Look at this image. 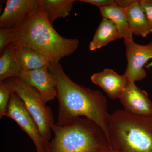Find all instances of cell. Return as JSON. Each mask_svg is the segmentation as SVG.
<instances>
[{
  "instance_id": "6da1fadb",
  "label": "cell",
  "mask_w": 152,
  "mask_h": 152,
  "mask_svg": "<svg viewBox=\"0 0 152 152\" xmlns=\"http://www.w3.org/2000/svg\"><path fill=\"white\" fill-rule=\"evenodd\" d=\"M49 70L56 83L59 102L56 124L66 126L83 117L99 125L107 137V101L101 92L76 83L65 73L59 63H50Z\"/></svg>"
},
{
  "instance_id": "7a4b0ae2",
  "label": "cell",
  "mask_w": 152,
  "mask_h": 152,
  "mask_svg": "<svg viewBox=\"0 0 152 152\" xmlns=\"http://www.w3.org/2000/svg\"><path fill=\"white\" fill-rule=\"evenodd\" d=\"M12 29V44L26 46L40 52L53 64H58L64 57L73 53L80 43L77 39L60 35L39 6L25 21Z\"/></svg>"
},
{
  "instance_id": "3957f363",
  "label": "cell",
  "mask_w": 152,
  "mask_h": 152,
  "mask_svg": "<svg viewBox=\"0 0 152 152\" xmlns=\"http://www.w3.org/2000/svg\"><path fill=\"white\" fill-rule=\"evenodd\" d=\"M107 139L115 152H152V118L140 116L125 110L109 115Z\"/></svg>"
},
{
  "instance_id": "277c9868",
  "label": "cell",
  "mask_w": 152,
  "mask_h": 152,
  "mask_svg": "<svg viewBox=\"0 0 152 152\" xmlns=\"http://www.w3.org/2000/svg\"><path fill=\"white\" fill-rule=\"evenodd\" d=\"M47 152H107L111 149L105 133L91 120L79 118L66 126L55 124Z\"/></svg>"
},
{
  "instance_id": "5b68a950",
  "label": "cell",
  "mask_w": 152,
  "mask_h": 152,
  "mask_svg": "<svg viewBox=\"0 0 152 152\" xmlns=\"http://www.w3.org/2000/svg\"><path fill=\"white\" fill-rule=\"evenodd\" d=\"M4 81L23 102L45 141L47 143L50 141L51 139L52 128L55 124L53 114L40 93L19 77L11 78Z\"/></svg>"
},
{
  "instance_id": "8992f818",
  "label": "cell",
  "mask_w": 152,
  "mask_h": 152,
  "mask_svg": "<svg viewBox=\"0 0 152 152\" xmlns=\"http://www.w3.org/2000/svg\"><path fill=\"white\" fill-rule=\"evenodd\" d=\"M6 117L14 120L32 140L37 152H47V143L43 138L37 125L23 102L12 91Z\"/></svg>"
},
{
  "instance_id": "52a82bcc",
  "label": "cell",
  "mask_w": 152,
  "mask_h": 152,
  "mask_svg": "<svg viewBox=\"0 0 152 152\" xmlns=\"http://www.w3.org/2000/svg\"><path fill=\"white\" fill-rule=\"evenodd\" d=\"M124 42L127 60L124 75L129 82L142 80L147 75L144 67L152 59V41L145 45L136 43L133 39H124Z\"/></svg>"
},
{
  "instance_id": "ba28073f",
  "label": "cell",
  "mask_w": 152,
  "mask_h": 152,
  "mask_svg": "<svg viewBox=\"0 0 152 152\" xmlns=\"http://www.w3.org/2000/svg\"><path fill=\"white\" fill-rule=\"evenodd\" d=\"M39 6V0H8L0 17V28L17 26L25 21Z\"/></svg>"
},
{
  "instance_id": "9c48e42d",
  "label": "cell",
  "mask_w": 152,
  "mask_h": 152,
  "mask_svg": "<svg viewBox=\"0 0 152 152\" xmlns=\"http://www.w3.org/2000/svg\"><path fill=\"white\" fill-rule=\"evenodd\" d=\"M19 77L37 90L46 103L56 97V81L48 67L22 70Z\"/></svg>"
},
{
  "instance_id": "30bf717a",
  "label": "cell",
  "mask_w": 152,
  "mask_h": 152,
  "mask_svg": "<svg viewBox=\"0 0 152 152\" xmlns=\"http://www.w3.org/2000/svg\"><path fill=\"white\" fill-rule=\"evenodd\" d=\"M124 110L140 116L152 118V102L146 92L129 82L120 98Z\"/></svg>"
},
{
  "instance_id": "8fae6325",
  "label": "cell",
  "mask_w": 152,
  "mask_h": 152,
  "mask_svg": "<svg viewBox=\"0 0 152 152\" xmlns=\"http://www.w3.org/2000/svg\"><path fill=\"white\" fill-rule=\"evenodd\" d=\"M91 80L102 88L112 99H120L129 82L124 75H119L108 69L93 74Z\"/></svg>"
},
{
  "instance_id": "7c38bea8",
  "label": "cell",
  "mask_w": 152,
  "mask_h": 152,
  "mask_svg": "<svg viewBox=\"0 0 152 152\" xmlns=\"http://www.w3.org/2000/svg\"><path fill=\"white\" fill-rule=\"evenodd\" d=\"M14 58L22 70H30L48 67V59L40 52L30 47L11 44Z\"/></svg>"
},
{
  "instance_id": "4fadbf2b",
  "label": "cell",
  "mask_w": 152,
  "mask_h": 152,
  "mask_svg": "<svg viewBox=\"0 0 152 152\" xmlns=\"http://www.w3.org/2000/svg\"><path fill=\"white\" fill-rule=\"evenodd\" d=\"M125 10L133 34L145 37L152 33V28L141 7L140 1L135 0Z\"/></svg>"
},
{
  "instance_id": "5bb4252c",
  "label": "cell",
  "mask_w": 152,
  "mask_h": 152,
  "mask_svg": "<svg viewBox=\"0 0 152 152\" xmlns=\"http://www.w3.org/2000/svg\"><path fill=\"white\" fill-rule=\"evenodd\" d=\"M99 10L103 18L108 19L115 25L121 38L133 39V34L128 23L125 9L114 4L100 8Z\"/></svg>"
},
{
  "instance_id": "9a60e30c",
  "label": "cell",
  "mask_w": 152,
  "mask_h": 152,
  "mask_svg": "<svg viewBox=\"0 0 152 152\" xmlns=\"http://www.w3.org/2000/svg\"><path fill=\"white\" fill-rule=\"evenodd\" d=\"M120 39L121 38L115 25L108 19L103 18L90 42V50L93 51L98 50L110 42Z\"/></svg>"
},
{
  "instance_id": "2e32d148",
  "label": "cell",
  "mask_w": 152,
  "mask_h": 152,
  "mask_svg": "<svg viewBox=\"0 0 152 152\" xmlns=\"http://www.w3.org/2000/svg\"><path fill=\"white\" fill-rule=\"evenodd\" d=\"M40 7L53 25L58 18H65L72 11L75 0H39Z\"/></svg>"
},
{
  "instance_id": "e0dca14e",
  "label": "cell",
  "mask_w": 152,
  "mask_h": 152,
  "mask_svg": "<svg viewBox=\"0 0 152 152\" xmlns=\"http://www.w3.org/2000/svg\"><path fill=\"white\" fill-rule=\"evenodd\" d=\"M22 71L14 58L10 44L1 55L0 82L11 78L19 77Z\"/></svg>"
},
{
  "instance_id": "ac0fdd59",
  "label": "cell",
  "mask_w": 152,
  "mask_h": 152,
  "mask_svg": "<svg viewBox=\"0 0 152 152\" xmlns=\"http://www.w3.org/2000/svg\"><path fill=\"white\" fill-rule=\"evenodd\" d=\"M12 91L4 81L0 82V118L5 116Z\"/></svg>"
},
{
  "instance_id": "d6986e66",
  "label": "cell",
  "mask_w": 152,
  "mask_h": 152,
  "mask_svg": "<svg viewBox=\"0 0 152 152\" xmlns=\"http://www.w3.org/2000/svg\"><path fill=\"white\" fill-rule=\"evenodd\" d=\"M13 32L12 28H4L0 29V54L12 42Z\"/></svg>"
},
{
  "instance_id": "ffe728a7",
  "label": "cell",
  "mask_w": 152,
  "mask_h": 152,
  "mask_svg": "<svg viewBox=\"0 0 152 152\" xmlns=\"http://www.w3.org/2000/svg\"><path fill=\"white\" fill-rule=\"evenodd\" d=\"M141 7L152 28V0H141Z\"/></svg>"
},
{
  "instance_id": "44dd1931",
  "label": "cell",
  "mask_w": 152,
  "mask_h": 152,
  "mask_svg": "<svg viewBox=\"0 0 152 152\" xmlns=\"http://www.w3.org/2000/svg\"><path fill=\"white\" fill-rule=\"evenodd\" d=\"M80 1L88 3L97 6L99 8L116 4L115 1L114 0H80Z\"/></svg>"
},
{
  "instance_id": "7402d4cb",
  "label": "cell",
  "mask_w": 152,
  "mask_h": 152,
  "mask_svg": "<svg viewBox=\"0 0 152 152\" xmlns=\"http://www.w3.org/2000/svg\"><path fill=\"white\" fill-rule=\"evenodd\" d=\"M117 6L125 9L131 5L135 0H116Z\"/></svg>"
},
{
  "instance_id": "603a6c76",
  "label": "cell",
  "mask_w": 152,
  "mask_h": 152,
  "mask_svg": "<svg viewBox=\"0 0 152 152\" xmlns=\"http://www.w3.org/2000/svg\"><path fill=\"white\" fill-rule=\"evenodd\" d=\"M145 68L147 69H150L151 67H152V61L151 63H149L148 64H146V65L145 66Z\"/></svg>"
},
{
  "instance_id": "cb8c5ba5",
  "label": "cell",
  "mask_w": 152,
  "mask_h": 152,
  "mask_svg": "<svg viewBox=\"0 0 152 152\" xmlns=\"http://www.w3.org/2000/svg\"><path fill=\"white\" fill-rule=\"evenodd\" d=\"M107 152H115L114 151H113V150L110 149V150H109V151H108Z\"/></svg>"
}]
</instances>
